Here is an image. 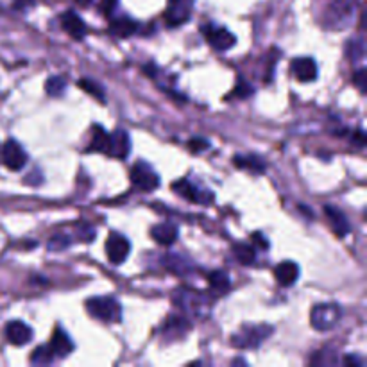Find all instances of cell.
Returning <instances> with one entry per match:
<instances>
[{"mask_svg": "<svg viewBox=\"0 0 367 367\" xmlns=\"http://www.w3.org/2000/svg\"><path fill=\"white\" fill-rule=\"evenodd\" d=\"M322 25L333 31H342L353 20L355 0H326L322 10Z\"/></svg>", "mask_w": 367, "mask_h": 367, "instance_id": "1", "label": "cell"}, {"mask_svg": "<svg viewBox=\"0 0 367 367\" xmlns=\"http://www.w3.org/2000/svg\"><path fill=\"white\" fill-rule=\"evenodd\" d=\"M173 301L177 309L183 310V313H190L195 318L204 315V312H208L212 307V300L204 292L199 290L188 289V287H179L174 290Z\"/></svg>", "mask_w": 367, "mask_h": 367, "instance_id": "2", "label": "cell"}, {"mask_svg": "<svg viewBox=\"0 0 367 367\" xmlns=\"http://www.w3.org/2000/svg\"><path fill=\"white\" fill-rule=\"evenodd\" d=\"M272 333L274 328L269 324H244L233 333L232 346L236 349H258Z\"/></svg>", "mask_w": 367, "mask_h": 367, "instance_id": "3", "label": "cell"}, {"mask_svg": "<svg viewBox=\"0 0 367 367\" xmlns=\"http://www.w3.org/2000/svg\"><path fill=\"white\" fill-rule=\"evenodd\" d=\"M87 310L93 319L102 322H120L122 307L111 296H97L87 301Z\"/></svg>", "mask_w": 367, "mask_h": 367, "instance_id": "4", "label": "cell"}, {"mask_svg": "<svg viewBox=\"0 0 367 367\" xmlns=\"http://www.w3.org/2000/svg\"><path fill=\"white\" fill-rule=\"evenodd\" d=\"M342 318V309L337 303H321L315 304L310 312V322H312L313 330L328 331L339 324Z\"/></svg>", "mask_w": 367, "mask_h": 367, "instance_id": "5", "label": "cell"}, {"mask_svg": "<svg viewBox=\"0 0 367 367\" xmlns=\"http://www.w3.org/2000/svg\"><path fill=\"white\" fill-rule=\"evenodd\" d=\"M204 40L208 41V45L212 49L219 50V52H226V50L233 49L236 43V38L233 32L227 31L226 27H221V25H215V23L208 22L204 23L201 27Z\"/></svg>", "mask_w": 367, "mask_h": 367, "instance_id": "6", "label": "cell"}, {"mask_svg": "<svg viewBox=\"0 0 367 367\" xmlns=\"http://www.w3.org/2000/svg\"><path fill=\"white\" fill-rule=\"evenodd\" d=\"M129 177H131V185L140 192H153L159 186V176L147 162H136Z\"/></svg>", "mask_w": 367, "mask_h": 367, "instance_id": "7", "label": "cell"}, {"mask_svg": "<svg viewBox=\"0 0 367 367\" xmlns=\"http://www.w3.org/2000/svg\"><path fill=\"white\" fill-rule=\"evenodd\" d=\"M194 4L195 0H168L167 11H165V22L168 27H179L188 22Z\"/></svg>", "mask_w": 367, "mask_h": 367, "instance_id": "8", "label": "cell"}, {"mask_svg": "<svg viewBox=\"0 0 367 367\" xmlns=\"http://www.w3.org/2000/svg\"><path fill=\"white\" fill-rule=\"evenodd\" d=\"M0 158L4 162V165L13 173H19L25 167L27 164V155H25V151H23L22 145L19 144L16 140L10 138V140L5 142L4 147L0 149Z\"/></svg>", "mask_w": 367, "mask_h": 367, "instance_id": "9", "label": "cell"}, {"mask_svg": "<svg viewBox=\"0 0 367 367\" xmlns=\"http://www.w3.org/2000/svg\"><path fill=\"white\" fill-rule=\"evenodd\" d=\"M129 253H131V244L126 236L117 232L109 233L108 241H106V256L109 262L113 265H120L126 262Z\"/></svg>", "mask_w": 367, "mask_h": 367, "instance_id": "10", "label": "cell"}, {"mask_svg": "<svg viewBox=\"0 0 367 367\" xmlns=\"http://www.w3.org/2000/svg\"><path fill=\"white\" fill-rule=\"evenodd\" d=\"M173 190L176 192L179 197L195 204H210L213 201L212 192L203 190L201 186L194 185V183H190L188 179H177L173 185Z\"/></svg>", "mask_w": 367, "mask_h": 367, "instance_id": "11", "label": "cell"}, {"mask_svg": "<svg viewBox=\"0 0 367 367\" xmlns=\"http://www.w3.org/2000/svg\"><path fill=\"white\" fill-rule=\"evenodd\" d=\"M131 153V138H129V133L124 131V129H115L111 135H109L108 142V151L106 155L113 156L117 159H126Z\"/></svg>", "mask_w": 367, "mask_h": 367, "instance_id": "12", "label": "cell"}, {"mask_svg": "<svg viewBox=\"0 0 367 367\" xmlns=\"http://www.w3.org/2000/svg\"><path fill=\"white\" fill-rule=\"evenodd\" d=\"M190 321L185 315H170L162 326V335L164 339H168V342H173V340L183 339L190 331Z\"/></svg>", "mask_w": 367, "mask_h": 367, "instance_id": "13", "label": "cell"}, {"mask_svg": "<svg viewBox=\"0 0 367 367\" xmlns=\"http://www.w3.org/2000/svg\"><path fill=\"white\" fill-rule=\"evenodd\" d=\"M290 72L298 81L301 82H312L318 79L319 70L318 63L312 58H296L290 63Z\"/></svg>", "mask_w": 367, "mask_h": 367, "instance_id": "14", "label": "cell"}, {"mask_svg": "<svg viewBox=\"0 0 367 367\" xmlns=\"http://www.w3.org/2000/svg\"><path fill=\"white\" fill-rule=\"evenodd\" d=\"M5 339L13 346H25L32 340V328L23 321H11L5 326Z\"/></svg>", "mask_w": 367, "mask_h": 367, "instance_id": "15", "label": "cell"}, {"mask_svg": "<svg viewBox=\"0 0 367 367\" xmlns=\"http://www.w3.org/2000/svg\"><path fill=\"white\" fill-rule=\"evenodd\" d=\"M49 348L50 351H52V355H54V358H67L68 355L72 353L76 346H74L72 339H70V335H68L67 331L61 330V328L58 326L54 330V333H52Z\"/></svg>", "mask_w": 367, "mask_h": 367, "instance_id": "16", "label": "cell"}, {"mask_svg": "<svg viewBox=\"0 0 367 367\" xmlns=\"http://www.w3.org/2000/svg\"><path fill=\"white\" fill-rule=\"evenodd\" d=\"M322 210H324V215H326L331 230H333V233H335L339 238H344L346 235H349L351 226H349V221L344 213L340 212L339 208H335V206H331V204H326Z\"/></svg>", "mask_w": 367, "mask_h": 367, "instance_id": "17", "label": "cell"}, {"mask_svg": "<svg viewBox=\"0 0 367 367\" xmlns=\"http://www.w3.org/2000/svg\"><path fill=\"white\" fill-rule=\"evenodd\" d=\"M61 27L63 31H67V34L74 38V40H82L87 36V23L82 22L81 16L74 11H67V13L61 14Z\"/></svg>", "mask_w": 367, "mask_h": 367, "instance_id": "18", "label": "cell"}, {"mask_svg": "<svg viewBox=\"0 0 367 367\" xmlns=\"http://www.w3.org/2000/svg\"><path fill=\"white\" fill-rule=\"evenodd\" d=\"M274 276H276V281L281 287H292L300 278V265L296 262L285 260V262L278 263L276 269H274Z\"/></svg>", "mask_w": 367, "mask_h": 367, "instance_id": "19", "label": "cell"}, {"mask_svg": "<svg viewBox=\"0 0 367 367\" xmlns=\"http://www.w3.org/2000/svg\"><path fill=\"white\" fill-rule=\"evenodd\" d=\"M164 265L168 272H173L176 276H188L194 271V263L181 254H167L164 256Z\"/></svg>", "mask_w": 367, "mask_h": 367, "instance_id": "20", "label": "cell"}, {"mask_svg": "<svg viewBox=\"0 0 367 367\" xmlns=\"http://www.w3.org/2000/svg\"><path fill=\"white\" fill-rule=\"evenodd\" d=\"M177 235H179V230L177 226L170 223H162L156 224L153 230H151V236L158 242L159 245H173L177 241Z\"/></svg>", "mask_w": 367, "mask_h": 367, "instance_id": "21", "label": "cell"}, {"mask_svg": "<svg viewBox=\"0 0 367 367\" xmlns=\"http://www.w3.org/2000/svg\"><path fill=\"white\" fill-rule=\"evenodd\" d=\"M233 165L241 170H247L251 174H263L265 173V162L254 155H236L233 158Z\"/></svg>", "mask_w": 367, "mask_h": 367, "instance_id": "22", "label": "cell"}, {"mask_svg": "<svg viewBox=\"0 0 367 367\" xmlns=\"http://www.w3.org/2000/svg\"><path fill=\"white\" fill-rule=\"evenodd\" d=\"M136 31H138V22H135L129 16H118L109 22V32L118 38L131 36Z\"/></svg>", "mask_w": 367, "mask_h": 367, "instance_id": "23", "label": "cell"}, {"mask_svg": "<svg viewBox=\"0 0 367 367\" xmlns=\"http://www.w3.org/2000/svg\"><path fill=\"white\" fill-rule=\"evenodd\" d=\"M208 283L210 289L213 290V294H224L232 287L230 281V274L224 271H212L208 274Z\"/></svg>", "mask_w": 367, "mask_h": 367, "instance_id": "24", "label": "cell"}, {"mask_svg": "<svg viewBox=\"0 0 367 367\" xmlns=\"http://www.w3.org/2000/svg\"><path fill=\"white\" fill-rule=\"evenodd\" d=\"M108 142H109V133H106L104 127L93 126L91 129V144L88 147V153H106L108 151Z\"/></svg>", "mask_w": 367, "mask_h": 367, "instance_id": "25", "label": "cell"}, {"mask_svg": "<svg viewBox=\"0 0 367 367\" xmlns=\"http://www.w3.org/2000/svg\"><path fill=\"white\" fill-rule=\"evenodd\" d=\"M233 254L242 265H253L256 260V247L253 244H235L233 245Z\"/></svg>", "mask_w": 367, "mask_h": 367, "instance_id": "26", "label": "cell"}, {"mask_svg": "<svg viewBox=\"0 0 367 367\" xmlns=\"http://www.w3.org/2000/svg\"><path fill=\"white\" fill-rule=\"evenodd\" d=\"M344 52L349 61L357 63V61H360L366 56V43H364L362 38H353V40H349L346 43Z\"/></svg>", "mask_w": 367, "mask_h": 367, "instance_id": "27", "label": "cell"}, {"mask_svg": "<svg viewBox=\"0 0 367 367\" xmlns=\"http://www.w3.org/2000/svg\"><path fill=\"white\" fill-rule=\"evenodd\" d=\"M78 87L81 88L82 91H87L88 96H91V97H93V99L99 100V102H106L104 88L100 87V85L97 81H93V79H88V78L79 79Z\"/></svg>", "mask_w": 367, "mask_h": 367, "instance_id": "28", "label": "cell"}, {"mask_svg": "<svg viewBox=\"0 0 367 367\" xmlns=\"http://www.w3.org/2000/svg\"><path fill=\"white\" fill-rule=\"evenodd\" d=\"M67 90V79L61 76H50L45 81V91L50 97H61Z\"/></svg>", "mask_w": 367, "mask_h": 367, "instance_id": "29", "label": "cell"}, {"mask_svg": "<svg viewBox=\"0 0 367 367\" xmlns=\"http://www.w3.org/2000/svg\"><path fill=\"white\" fill-rule=\"evenodd\" d=\"M31 362L38 364V366H47V364L54 362V355L50 351L49 344L40 346V348L34 349L31 355Z\"/></svg>", "mask_w": 367, "mask_h": 367, "instance_id": "30", "label": "cell"}, {"mask_svg": "<svg viewBox=\"0 0 367 367\" xmlns=\"http://www.w3.org/2000/svg\"><path fill=\"white\" fill-rule=\"evenodd\" d=\"M253 93H254V88L251 87V85H247L244 79H238L235 90L230 93V97H236V99H247V97H251Z\"/></svg>", "mask_w": 367, "mask_h": 367, "instance_id": "31", "label": "cell"}, {"mask_svg": "<svg viewBox=\"0 0 367 367\" xmlns=\"http://www.w3.org/2000/svg\"><path fill=\"white\" fill-rule=\"evenodd\" d=\"M70 245V238L67 235H54L49 241V249L52 251H63Z\"/></svg>", "mask_w": 367, "mask_h": 367, "instance_id": "32", "label": "cell"}, {"mask_svg": "<svg viewBox=\"0 0 367 367\" xmlns=\"http://www.w3.org/2000/svg\"><path fill=\"white\" fill-rule=\"evenodd\" d=\"M366 68H358L357 72L353 74V82L355 87L358 88V91L362 93V96H366L367 93V87H366Z\"/></svg>", "mask_w": 367, "mask_h": 367, "instance_id": "33", "label": "cell"}, {"mask_svg": "<svg viewBox=\"0 0 367 367\" xmlns=\"http://www.w3.org/2000/svg\"><path fill=\"white\" fill-rule=\"evenodd\" d=\"M210 147V142L204 140V138H199V136H195V138H190L188 140V149L192 151V153H201V151L208 149Z\"/></svg>", "mask_w": 367, "mask_h": 367, "instance_id": "34", "label": "cell"}, {"mask_svg": "<svg viewBox=\"0 0 367 367\" xmlns=\"http://www.w3.org/2000/svg\"><path fill=\"white\" fill-rule=\"evenodd\" d=\"M251 242H253V245H258L260 249H269V241H265V236L260 232H254L251 235Z\"/></svg>", "mask_w": 367, "mask_h": 367, "instance_id": "35", "label": "cell"}, {"mask_svg": "<svg viewBox=\"0 0 367 367\" xmlns=\"http://www.w3.org/2000/svg\"><path fill=\"white\" fill-rule=\"evenodd\" d=\"M342 364H344V366H348V367H362L364 366V360L362 358H358V357H355V355H346L344 358H342Z\"/></svg>", "mask_w": 367, "mask_h": 367, "instance_id": "36", "label": "cell"}, {"mask_svg": "<svg viewBox=\"0 0 367 367\" xmlns=\"http://www.w3.org/2000/svg\"><path fill=\"white\" fill-rule=\"evenodd\" d=\"M351 142L353 144H357L358 147H364L366 145V133L362 131V129H357V131L351 133Z\"/></svg>", "mask_w": 367, "mask_h": 367, "instance_id": "37", "label": "cell"}, {"mask_svg": "<svg viewBox=\"0 0 367 367\" xmlns=\"http://www.w3.org/2000/svg\"><path fill=\"white\" fill-rule=\"evenodd\" d=\"M117 5V0H100V10L104 11L106 14L111 13Z\"/></svg>", "mask_w": 367, "mask_h": 367, "instance_id": "38", "label": "cell"}, {"mask_svg": "<svg viewBox=\"0 0 367 367\" xmlns=\"http://www.w3.org/2000/svg\"><path fill=\"white\" fill-rule=\"evenodd\" d=\"M76 2H78V4H81V5H90L93 0H76Z\"/></svg>", "mask_w": 367, "mask_h": 367, "instance_id": "39", "label": "cell"}]
</instances>
